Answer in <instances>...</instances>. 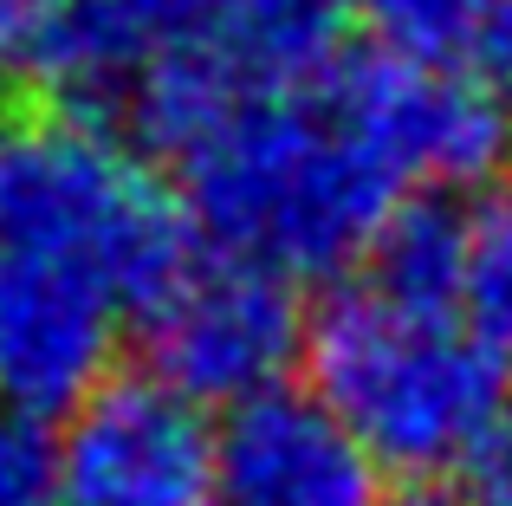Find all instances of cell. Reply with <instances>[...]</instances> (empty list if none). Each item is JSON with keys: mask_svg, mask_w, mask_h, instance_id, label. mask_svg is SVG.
<instances>
[{"mask_svg": "<svg viewBox=\"0 0 512 506\" xmlns=\"http://www.w3.org/2000/svg\"><path fill=\"white\" fill-rule=\"evenodd\" d=\"M130 299L91 260L0 241V409L26 422L72 416L111 383Z\"/></svg>", "mask_w": 512, "mask_h": 506, "instance_id": "5b68a950", "label": "cell"}, {"mask_svg": "<svg viewBox=\"0 0 512 506\" xmlns=\"http://www.w3.org/2000/svg\"><path fill=\"white\" fill-rule=\"evenodd\" d=\"M467 273V208L448 195H409L363 253V292L428 318H461Z\"/></svg>", "mask_w": 512, "mask_h": 506, "instance_id": "30bf717a", "label": "cell"}, {"mask_svg": "<svg viewBox=\"0 0 512 506\" xmlns=\"http://www.w3.org/2000/svg\"><path fill=\"white\" fill-rule=\"evenodd\" d=\"M454 72H467L480 91L512 104V0H487V13L474 20V33L454 52Z\"/></svg>", "mask_w": 512, "mask_h": 506, "instance_id": "5bb4252c", "label": "cell"}, {"mask_svg": "<svg viewBox=\"0 0 512 506\" xmlns=\"http://www.w3.org/2000/svg\"><path fill=\"white\" fill-rule=\"evenodd\" d=\"M201 0H59L39 26L20 78L59 98V111H104L130 104L156 59L195 33Z\"/></svg>", "mask_w": 512, "mask_h": 506, "instance_id": "9c48e42d", "label": "cell"}, {"mask_svg": "<svg viewBox=\"0 0 512 506\" xmlns=\"http://www.w3.org/2000/svg\"><path fill=\"white\" fill-rule=\"evenodd\" d=\"M461 325L493 357H512V182L487 189L467 208V273H461Z\"/></svg>", "mask_w": 512, "mask_h": 506, "instance_id": "8fae6325", "label": "cell"}, {"mask_svg": "<svg viewBox=\"0 0 512 506\" xmlns=\"http://www.w3.org/2000/svg\"><path fill=\"white\" fill-rule=\"evenodd\" d=\"M305 312L286 273L240 253H195L143 312L150 377L195 409H247L286 390L305 357Z\"/></svg>", "mask_w": 512, "mask_h": 506, "instance_id": "277c9868", "label": "cell"}, {"mask_svg": "<svg viewBox=\"0 0 512 506\" xmlns=\"http://www.w3.org/2000/svg\"><path fill=\"white\" fill-rule=\"evenodd\" d=\"M52 506H214V429L156 377H111L52 442Z\"/></svg>", "mask_w": 512, "mask_h": 506, "instance_id": "8992f818", "label": "cell"}, {"mask_svg": "<svg viewBox=\"0 0 512 506\" xmlns=\"http://www.w3.org/2000/svg\"><path fill=\"white\" fill-rule=\"evenodd\" d=\"M350 7L363 13V26L376 33L383 52L422 65H454L461 39L487 13V0H350Z\"/></svg>", "mask_w": 512, "mask_h": 506, "instance_id": "7c38bea8", "label": "cell"}, {"mask_svg": "<svg viewBox=\"0 0 512 506\" xmlns=\"http://www.w3.org/2000/svg\"><path fill=\"white\" fill-rule=\"evenodd\" d=\"M214 506H383V468L318 396L273 390L214 429Z\"/></svg>", "mask_w": 512, "mask_h": 506, "instance_id": "ba28073f", "label": "cell"}, {"mask_svg": "<svg viewBox=\"0 0 512 506\" xmlns=\"http://www.w3.org/2000/svg\"><path fill=\"white\" fill-rule=\"evenodd\" d=\"M312 396L357 435L383 474L435 487L441 474L474 468L506 409V364L461 325L376 299L338 292L305 331Z\"/></svg>", "mask_w": 512, "mask_h": 506, "instance_id": "7a4b0ae2", "label": "cell"}, {"mask_svg": "<svg viewBox=\"0 0 512 506\" xmlns=\"http://www.w3.org/2000/svg\"><path fill=\"white\" fill-rule=\"evenodd\" d=\"M474 506H512V390H506V409L500 422H493L487 448H480L474 461V494H467Z\"/></svg>", "mask_w": 512, "mask_h": 506, "instance_id": "9a60e30c", "label": "cell"}, {"mask_svg": "<svg viewBox=\"0 0 512 506\" xmlns=\"http://www.w3.org/2000/svg\"><path fill=\"white\" fill-rule=\"evenodd\" d=\"M409 182L389 169L338 85L253 98L182 156V208L214 253L260 260L286 279H331L376 247Z\"/></svg>", "mask_w": 512, "mask_h": 506, "instance_id": "6da1fadb", "label": "cell"}, {"mask_svg": "<svg viewBox=\"0 0 512 506\" xmlns=\"http://www.w3.org/2000/svg\"><path fill=\"white\" fill-rule=\"evenodd\" d=\"M0 241L78 253L150 312L195 260V221L98 117L39 111L0 130Z\"/></svg>", "mask_w": 512, "mask_h": 506, "instance_id": "3957f363", "label": "cell"}, {"mask_svg": "<svg viewBox=\"0 0 512 506\" xmlns=\"http://www.w3.org/2000/svg\"><path fill=\"white\" fill-rule=\"evenodd\" d=\"M59 0H0V72H20Z\"/></svg>", "mask_w": 512, "mask_h": 506, "instance_id": "2e32d148", "label": "cell"}, {"mask_svg": "<svg viewBox=\"0 0 512 506\" xmlns=\"http://www.w3.org/2000/svg\"><path fill=\"white\" fill-rule=\"evenodd\" d=\"M0 506H52V442L0 409Z\"/></svg>", "mask_w": 512, "mask_h": 506, "instance_id": "4fadbf2b", "label": "cell"}, {"mask_svg": "<svg viewBox=\"0 0 512 506\" xmlns=\"http://www.w3.org/2000/svg\"><path fill=\"white\" fill-rule=\"evenodd\" d=\"M331 85L409 189H500V169L512 163V104L480 91L467 72L363 52L331 65Z\"/></svg>", "mask_w": 512, "mask_h": 506, "instance_id": "52a82bcc", "label": "cell"}]
</instances>
